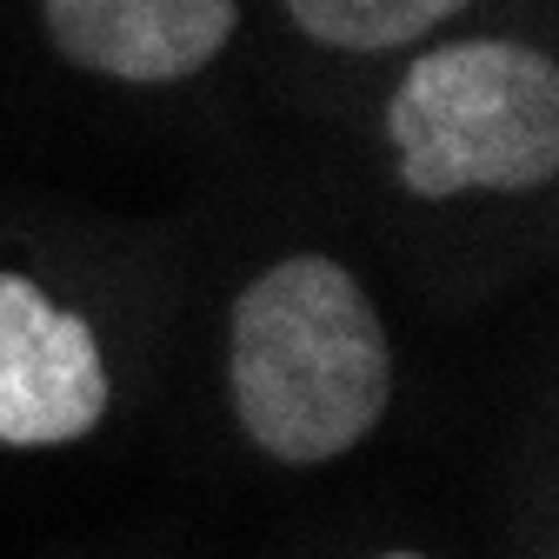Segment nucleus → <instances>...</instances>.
<instances>
[{
    "label": "nucleus",
    "instance_id": "1",
    "mask_svg": "<svg viewBox=\"0 0 559 559\" xmlns=\"http://www.w3.org/2000/svg\"><path fill=\"white\" fill-rule=\"evenodd\" d=\"M234 413L280 466L360 447L393 393V354L360 280L326 253H294L234 300Z\"/></svg>",
    "mask_w": 559,
    "mask_h": 559
},
{
    "label": "nucleus",
    "instance_id": "2",
    "mask_svg": "<svg viewBox=\"0 0 559 559\" xmlns=\"http://www.w3.org/2000/svg\"><path fill=\"white\" fill-rule=\"evenodd\" d=\"M386 133L419 200L526 193L559 174V67L520 40H453L406 67Z\"/></svg>",
    "mask_w": 559,
    "mask_h": 559
},
{
    "label": "nucleus",
    "instance_id": "3",
    "mask_svg": "<svg viewBox=\"0 0 559 559\" xmlns=\"http://www.w3.org/2000/svg\"><path fill=\"white\" fill-rule=\"evenodd\" d=\"M107 360L81 313L53 307L34 280L0 273V440L67 447L100 427Z\"/></svg>",
    "mask_w": 559,
    "mask_h": 559
},
{
    "label": "nucleus",
    "instance_id": "5",
    "mask_svg": "<svg viewBox=\"0 0 559 559\" xmlns=\"http://www.w3.org/2000/svg\"><path fill=\"white\" fill-rule=\"evenodd\" d=\"M460 8H473V0H287L300 34H313L320 47H346V53L413 47Z\"/></svg>",
    "mask_w": 559,
    "mask_h": 559
},
{
    "label": "nucleus",
    "instance_id": "4",
    "mask_svg": "<svg viewBox=\"0 0 559 559\" xmlns=\"http://www.w3.org/2000/svg\"><path fill=\"white\" fill-rule=\"evenodd\" d=\"M53 47L114 81H187L234 40L240 0H40Z\"/></svg>",
    "mask_w": 559,
    "mask_h": 559
},
{
    "label": "nucleus",
    "instance_id": "6",
    "mask_svg": "<svg viewBox=\"0 0 559 559\" xmlns=\"http://www.w3.org/2000/svg\"><path fill=\"white\" fill-rule=\"evenodd\" d=\"M380 559H427V552H380Z\"/></svg>",
    "mask_w": 559,
    "mask_h": 559
}]
</instances>
